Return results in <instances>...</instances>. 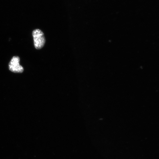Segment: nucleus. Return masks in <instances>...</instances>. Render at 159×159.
I'll return each mask as SVG.
<instances>
[{"label": "nucleus", "instance_id": "nucleus-1", "mask_svg": "<svg viewBox=\"0 0 159 159\" xmlns=\"http://www.w3.org/2000/svg\"><path fill=\"white\" fill-rule=\"evenodd\" d=\"M32 34L35 48L37 49L42 48L46 41L44 33L41 30L37 29L33 31Z\"/></svg>", "mask_w": 159, "mask_h": 159}, {"label": "nucleus", "instance_id": "nucleus-2", "mask_svg": "<svg viewBox=\"0 0 159 159\" xmlns=\"http://www.w3.org/2000/svg\"><path fill=\"white\" fill-rule=\"evenodd\" d=\"M20 58L19 57L14 56L11 59L9 64L10 71L15 73H21L23 72V67L20 64Z\"/></svg>", "mask_w": 159, "mask_h": 159}]
</instances>
